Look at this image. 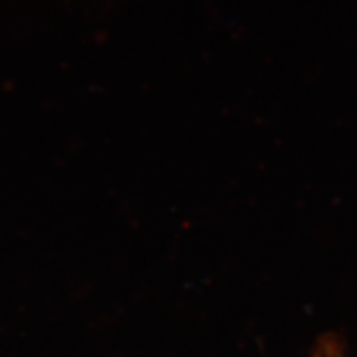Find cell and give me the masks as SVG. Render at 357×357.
<instances>
[{"label": "cell", "instance_id": "obj_1", "mask_svg": "<svg viewBox=\"0 0 357 357\" xmlns=\"http://www.w3.org/2000/svg\"><path fill=\"white\" fill-rule=\"evenodd\" d=\"M318 357H346L342 346L334 337H328L319 344Z\"/></svg>", "mask_w": 357, "mask_h": 357}]
</instances>
